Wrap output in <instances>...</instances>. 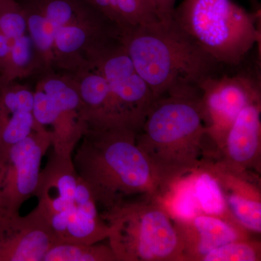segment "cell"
<instances>
[{
    "mask_svg": "<svg viewBox=\"0 0 261 261\" xmlns=\"http://www.w3.org/2000/svg\"><path fill=\"white\" fill-rule=\"evenodd\" d=\"M202 261L260 260V245L247 240L231 242L215 248L202 258Z\"/></svg>",
    "mask_w": 261,
    "mask_h": 261,
    "instance_id": "20",
    "label": "cell"
},
{
    "mask_svg": "<svg viewBox=\"0 0 261 261\" xmlns=\"http://www.w3.org/2000/svg\"><path fill=\"white\" fill-rule=\"evenodd\" d=\"M57 243L37 207L27 216H0V261H44Z\"/></svg>",
    "mask_w": 261,
    "mask_h": 261,
    "instance_id": "11",
    "label": "cell"
},
{
    "mask_svg": "<svg viewBox=\"0 0 261 261\" xmlns=\"http://www.w3.org/2000/svg\"><path fill=\"white\" fill-rule=\"evenodd\" d=\"M37 208L58 243L95 244L107 240L109 228L93 194L75 169L73 157L53 150L41 170L34 193Z\"/></svg>",
    "mask_w": 261,
    "mask_h": 261,
    "instance_id": "4",
    "label": "cell"
},
{
    "mask_svg": "<svg viewBox=\"0 0 261 261\" xmlns=\"http://www.w3.org/2000/svg\"><path fill=\"white\" fill-rule=\"evenodd\" d=\"M174 222L183 243L185 260H202L215 248L247 240L240 226L216 216L201 214L190 221Z\"/></svg>",
    "mask_w": 261,
    "mask_h": 261,
    "instance_id": "14",
    "label": "cell"
},
{
    "mask_svg": "<svg viewBox=\"0 0 261 261\" xmlns=\"http://www.w3.org/2000/svg\"><path fill=\"white\" fill-rule=\"evenodd\" d=\"M193 172L171 184L157 200L176 222L190 221L202 214L194 193Z\"/></svg>",
    "mask_w": 261,
    "mask_h": 261,
    "instance_id": "18",
    "label": "cell"
},
{
    "mask_svg": "<svg viewBox=\"0 0 261 261\" xmlns=\"http://www.w3.org/2000/svg\"><path fill=\"white\" fill-rule=\"evenodd\" d=\"M224 190L228 211L240 227L257 233L261 231L260 194L253 187L244 184L240 176L216 169Z\"/></svg>",
    "mask_w": 261,
    "mask_h": 261,
    "instance_id": "15",
    "label": "cell"
},
{
    "mask_svg": "<svg viewBox=\"0 0 261 261\" xmlns=\"http://www.w3.org/2000/svg\"><path fill=\"white\" fill-rule=\"evenodd\" d=\"M51 146L50 133L44 128L10 147L0 183V216L20 214L24 202L34 197L42 159Z\"/></svg>",
    "mask_w": 261,
    "mask_h": 261,
    "instance_id": "9",
    "label": "cell"
},
{
    "mask_svg": "<svg viewBox=\"0 0 261 261\" xmlns=\"http://www.w3.org/2000/svg\"><path fill=\"white\" fill-rule=\"evenodd\" d=\"M44 261H116L109 245L57 243L46 254Z\"/></svg>",
    "mask_w": 261,
    "mask_h": 261,
    "instance_id": "19",
    "label": "cell"
},
{
    "mask_svg": "<svg viewBox=\"0 0 261 261\" xmlns=\"http://www.w3.org/2000/svg\"><path fill=\"white\" fill-rule=\"evenodd\" d=\"M193 190L202 214L221 218L238 226L228 211L224 190L214 168L202 166L194 171Z\"/></svg>",
    "mask_w": 261,
    "mask_h": 261,
    "instance_id": "17",
    "label": "cell"
},
{
    "mask_svg": "<svg viewBox=\"0 0 261 261\" xmlns=\"http://www.w3.org/2000/svg\"><path fill=\"white\" fill-rule=\"evenodd\" d=\"M5 167V157L3 154V149L0 145V183H1L2 178H3V172H4Z\"/></svg>",
    "mask_w": 261,
    "mask_h": 261,
    "instance_id": "24",
    "label": "cell"
},
{
    "mask_svg": "<svg viewBox=\"0 0 261 261\" xmlns=\"http://www.w3.org/2000/svg\"><path fill=\"white\" fill-rule=\"evenodd\" d=\"M53 25H64L74 20V11L65 0H54L46 7L42 14Z\"/></svg>",
    "mask_w": 261,
    "mask_h": 261,
    "instance_id": "22",
    "label": "cell"
},
{
    "mask_svg": "<svg viewBox=\"0 0 261 261\" xmlns=\"http://www.w3.org/2000/svg\"><path fill=\"white\" fill-rule=\"evenodd\" d=\"M44 129L34 115V92L23 86L0 84V145L4 154L35 130Z\"/></svg>",
    "mask_w": 261,
    "mask_h": 261,
    "instance_id": "13",
    "label": "cell"
},
{
    "mask_svg": "<svg viewBox=\"0 0 261 261\" xmlns=\"http://www.w3.org/2000/svg\"><path fill=\"white\" fill-rule=\"evenodd\" d=\"M27 19L15 10L0 8V33L10 41L27 34Z\"/></svg>",
    "mask_w": 261,
    "mask_h": 261,
    "instance_id": "21",
    "label": "cell"
},
{
    "mask_svg": "<svg viewBox=\"0 0 261 261\" xmlns=\"http://www.w3.org/2000/svg\"><path fill=\"white\" fill-rule=\"evenodd\" d=\"M176 0H148L158 18L161 20L172 19Z\"/></svg>",
    "mask_w": 261,
    "mask_h": 261,
    "instance_id": "23",
    "label": "cell"
},
{
    "mask_svg": "<svg viewBox=\"0 0 261 261\" xmlns=\"http://www.w3.org/2000/svg\"><path fill=\"white\" fill-rule=\"evenodd\" d=\"M89 62L107 81L122 125L137 133L156 99L121 40L99 51Z\"/></svg>",
    "mask_w": 261,
    "mask_h": 261,
    "instance_id": "8",
    "label": "cell"
},
{
    "mask_svg": "<svg viewBox=\"0 0 261 261\" xmlns=\"http://www.w3.org/2000/svg\"><path fill=\"white\" fill-rule=\"evenodd\" d=\"M257 17L232 0H183L172 19L216 63L236 66L260 42Z\"/></svg>",
    "mask_w": 261,
    "mask_h": 261,
    "instance_id": "5",
    "label": "cell"
},
{
    "mask_svg": "<svg viewBox=\"0 0 261 261\" xmlns=\"http://www.w3.org/2000/svg\"><path fill=\"white\" fill-rule=\"evenodd\" d=\"M116 261L185 260L174 221L154 199H127L103 211Z\"/></svg>",
    "mask_w": 261,
    "mask_h": 261,
    "instance_id": "6",
    "label": "cell"
},
{
    "mask_svg": "<svg viewBox=\"0 0 261 261\" xmlns=\"http://www.w3.org/2000/svg\"><path fill=\"white\" fill-rule=\"evenodd\" d=\"M200 103L212 140L221 147L230 126L243 109L260 102V84L249 74L215 75L200 86Z\"/></svg>",
    "mask_w": 261,
    "mask_h": 261,
    "instance_id": "10",
    "label": "cell"
},
{
    "mask_svg": "<svg viewBox=\"0 0 261 261\" xmlns=\"http://www.w3.org/2000/svg\"><path fill=\"white\" fill-rule=\"evenodd\" d=\"M260 145V102H257L244 108L230 126L221 147L223 158L218 168L233 176H243L258 165Z\"/></svg>",
    "mask_w": 261,
    "mask_h": 261,
    "instance_id": "12",
    "label": "cell"
},
{
    "mask_svg": "<svg viewBox=\"0 0 261 261\" xmlns=\"http://www.w3.org/2000/svg\"><path fill=\"white\" fill-rule=\"evenodd\" d=\"M208 137L200 97L166 94L149 110L136 142L166 191L173 182L203 166L204 142Z\"/></svg>",
    "mask_w": 261,
    "mask_h": 261,
    "instance_id": "3",
    "label": "cell"
},
{
    "mask_svg": "<svg viewBox=\"0 0 261 261\" xmlns=\"http://www.w3.org/2000/svg\"><path fill=\"white\" fill-rule=\"evenodd\" d=\"M121 42L157 99L166 94L200 96V84L220 67L173 19L123 33Z\"/></svg>",
    "mask_w": 261,
    "mask_h": 261,
    "instance_id": "2",
    "label": "cell"
},
{
    "mask_svg": "<svg viewBox=\"0 0 261 261\" xmlns=\"http://www.w3.org/2000/svg\"><path fill=\"white\" fill-rule=\"evenodd\" d=\"M101 13L122 34L158 20L148 0H92Z\"/></svg>",
    "mask_w": 261,
    "mask_h": 261,
    "instance_id": "16",
    "label": "cell"
},
{
    "mask_svg": "<svg viewBox=\"0 0 261 261\" xmlns=\"http://www.w3.org/2000/svg\"><path fill=\"white\" fill-rule=\"evenodd\" d=\"M34 115L39 126L51 127L53 150L72 157L87 129L76 84L58 77L43 81L34 92Z\"/></svg>",
    "mask_w": 261,
    "mask_h": 261,
    "instance_id": "7",
    "label": "cell"
},
{
    "mask_svg": "<svg viewBox=\"0 0 261 261\" xmlns=\"http://www.w3.org/2000/svg\"><path fill=\"white\" fill-rule=\"evenodd\" d=\"M136 135L122 127L87 128L75 148V169L103 211L136 195L158 200L165 191Z\"/></svg>",
    "mask_w": 261,
    "mask_h": 261,
    "instance_id": "1",
    "label": "cell"
}]
</instances>
